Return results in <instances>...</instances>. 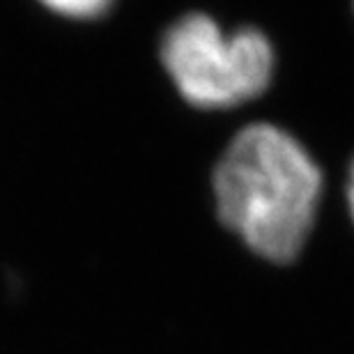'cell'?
Wrapping results in <instances>:
<instances>
[{"mask_svg": "<svg viewBox=\"0 0 354 354\" xmlns=\"http://www.w3.org/2000/svg\"><path fill=\"white\" fill-rule=\"evenodd\" d=\"M46 17L65 24H95L115 10L118 0H28Z\"/></svg>", "mask_w": 354, "mask_h": 354, "instance_id": "cell-3", "label": "cell"}, {"mask_svg": "<svg viewBox=\"0 0 354 354\" xmlns=\"http://www.w3.org/2000/svg\"><path fill=\"white\" fill-rule=\"evenodd\" d=\"M177 92L198 109H230L263 95L274 72V51L260 30L225 35L207 14H184L159 48Z\"/></svg>", "mask_w": 354, "mask_h": 354, "instance_id": "cell-2", "label": "cell"}, {"mask_svg": "<svg viewBox=\"0 0 354 354\" xmlns=\"http://www.w3.org/2000/svg\"><path fill=\"white\" fill-rule=\"evenodd\" d=\"M348 201H350V209H352V218H354V164L350 171V184H348Z\"/></svg>", "mask_w": 354, "mask_h": 354, "instance_id": "cell-4", "label": "cell"}, {"mask_svg": "<svg viewBox=\"0 0 354 354\" xmlns=\"http://www.w3.org/2000/svg\"><path fill=\"white\" fill-rule=\"evenodd\" d=\"M322 177L299 140L274 124L239 131L214 173L218 218L258 256L288 263L306 242Z\"/></svg>", "mask_w": 354, "mask_h": 354, "instance_id": "cell-1", "label": "cell"}]
</instances>
